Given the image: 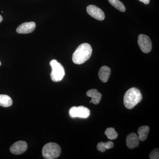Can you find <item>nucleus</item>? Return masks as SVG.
Segmentation results:
<instances>
[{"instance_id": "dca6fc26", "label": "nucleus", "mask_w": 159, "mask_h": 159, "mask_svg": "<svg viewBox=\"0 0 159 159\" xmlns=\"http://www.w3.org/2000/svg\"><path fill=\"white\" fill-rule=\"evenodd\" d=\"M111 5L119 11L124 12L125 11V8L122 2L119 0H108Z\"/></svg>"}, {"instance_id": "9d476101", "label": "nucleus", "mask_w": 159, "mask_h": 159, "mask_svg": "<svg viewBox=\"0 0 159 159\" xmlns=\"http://www.w3.org/2000/svg\"><path fill=\"white\" fill-rule=\"evenodd\" d=\"M139 139L136 134L132 133L129 134L126 138V144L127 147L133 149L139 146Z\"/></svg>"}, {"instance_id": "2eb2a0df", "label": "nucleus", "mask_w": 159, "mask_h": 159, "mask_svg": "<svg viewBox=\"0 0 159 159\" xmlns=\"http://www.w3.org/2000/svg\"><path fill=\"white\" fill-rule=\"evenodd\" d=\"M12 104V100L11 97L8 95H0V106L4 107L11 106Z\"/></svg>"}, {"instance_id": "a211bd4d", "label": "nucleus", "mask_w": 159, "mask_h": 159, "mask_svg": "<svg viewBox=\"0 0 159 159\" xmlns=\"http://www.w3.org/2000/svg\"><path fill=\"white\" fill-rule=\"evenodd\" d=\"M159 149H153L149 154V158L151 159H159Z\"/></svg>"}, {"instance_id": "39448f33", "label": "nucleus", "mask_w": 159, "mask_h": 159, "mask_svg": "<svg viewBox=\"0 0 159 159\" xmlns=\"http://www.w3.org/2000/svg\"><path fill=\"white\" fill-rule=\"evenodd\" d=\"M69 115L72 118H80L87 119L90 115V111L87 107L80 106L73 107L69 111Z\"/></svg>"}, {"instance_id": "7ed1b4c3", "label": "nucleus", "mask_w": 159, "mask_h": 159, "mask_svg": "<svg viewBox=\"0 0 159 159\" xmlns=\"http://www.w3.org/2000/svg\"><path fill=\"white\" fill-rule=\"evenodd\" d=\"M61 151V148L58 144L53 142L48 143L43 147V156L46 159H56L60 156Z\"/></svg>"}, {"instance_id": "6ab92c4d", "label": "nucleus", "mask_w": 159, "mask_h": 159, "mask_svg": "<svg viewBox=\"0 0 159 159\" xmlns=\"http://www.w3.org/2000/svg\"><path fill=\"white\" fill-rule=\"evenodd\" d=\"M139 1L144 3V4H146V5H148V4H149V2H150V0H139Z\"/></svg>"}, {"instance_id": "0eeeda50", "label": "nucleus", "mask_w": 159, "mask_h": 159, "mask_svg": "<svg viewBox=\"0 0 159 159\" xmlns=\"http://www.w3.org/2000/svg\"><path fill=\"white\" fill-rule=\"evenodd\" d=\"M87 11L90 16L98 20H103L105 19L104 12L97 6L89 5L87 7Z\"/></svg>"}, {"instance_id": "f8f14e48", "label": "nucleus", "mask_w": 159, "mask_h": 159, "mask_svg": "<svg viewBox=\"0 0 159 159\" xmlns=\"http://www.w3.org/2000/svg\"><path fill=\"white\" fill-rule=\"evenodd\" d=\"M111 74V69L107 66H104L99 69L98 75L100 80L102 82L106 83L108 81Z\"/></svg>"}, {"instance_id": "9b49d317", "label": "nucleus", "mask_w": 159, "mask_h": 159, "mask_svg": "<svg viewBox=\"0 0 159 159\" xmlns=\"http://www.w3.org/2000/svg\"><path fill=\"white\" fill-rule=\"evenodd\" d=\"M87 96L91 97L92 99L90 101V103H93L95 105L99 104L101 101L102 95L96 89H92L87 92Z\"/></svg>"}, {"instance_id": "20e7f679", "label": "nucleus", "mask_w": 159, "mask_h": 159, "mask_svg": "<svg viewBox=\"0 0 159 159\" xmlns=\"http://www.w3.org/2000/svg\"><path fill=\"white\" fill-rule=\"evenodd\" d=\"M50 65L52 70L51 74L52 81L54 82L61 81L65 75V71L62 65L54 59L50 61Z\"/></svg>"}, {"instance_id": "f3484780", "label": "nucleus", "mask_w": 159, "mask_h": 159, "mask_svg": "<svg viewBox=\"0 0 159 159\" xmlns=\"http://www.w3.org/2000/svg\"><path fill=\"white\" fill-rule=\"evenodd\" d=\"M105 134L107 139L110 140H115L118 137V133L116 131L115 129L110 127L107 129L105 131Z\"/></svg>"}, {"instance_id": "1a4fd4ad", "label": "nucleus", "mask_w": 159, "mask_h": 159, "mask_svg": "<svg viewBox=\"0 0 159 159\" xmlns=\"http://www.w3.org/2000/svg\"><path fill=\"white\" fill-rule=\"evenodd\" d=\"M35 26L36 25L34 22L23 23L17 27L16 32L19 34H29L34 31Z\"/></svg>"}, {"instance_id": "6e6552de", "label": "nucleus", "mask_w": 159, "mask_h": 159, "mask_svg": "<svg viewBox=\"0 0 159 159\" xmlns=\"http://www.w3.org/2000/svg\"><path fill=\"white\" fill-rule=\"evenodd\" d=\"M28 145L25 141H20L14 143L10 148V152L15 155L21 154L27 150Z\"/></svg>"}, {"instance_id": "412c9836", "label": "nucleus", "mask_w": 159, "mask_h": 159, "mask_svg": "<svg viewBox=\"0 0 159 159\" xmlns=\"http://www.w3.org/2000/svg\"><path fill=\"white\" fill-rule=\"evenodd\" d=\"M1 66V61H0V66Z\"/></svg>"}, {"instance_id": "f257e3e1", "label": "nucleus", "mask_w": 159, "mask_h": 159, "mask_svg": "<svg viewBox=\"0 0 159 159\" xmlns=\"http://www.w3.org/2000/svg\"><path fill=\"white\" fill-rule=\"evenodd\" d=\"M92 48L87 43L81 44L77 48L72 56L73 62L76 64L84 63L90 58L92 54Z\"/></svg>"}, {"instance_id": "ddd939ff", "label": "nucleus", "mask_w": 159, "mask_h": 159, "mask_svg": "<svg viewBox=\"0 0 159 159\" xmlns=\"http://www.w3.org/2000/svg\"><path fill=\"white\" fill-rule=\"evenodd\" d=\"M149 131V127L147 125L140 126L138 130V137L139 140L142 142H144L148 138V133Z\"/></svg>"}, {"instance_id": "423d86ee", "label": "nucleus", "mask_w": 159, "mask_h": 159, "mask_svg": "<svg viewBox=\"0 0 159 159\" xmlns=\"http://www.w3.org/2000/svg\"><path fill=\"white\" fill-rule=\"evenodd\" d=\"M138 44L142 52L145 54L149 53L152 50V43L147 35L141 34L138 37Z\"/></svg>"}, {"instance_id": "f03ea898", "label": "nucleus", "mask_w": 159, "mask_h": 159, "mask_svg": "<svg viewBox=\"0 0 159 159\" xmlns=\"http://www.w3.org/2000/svg\"><path fill=\"white\" fill-rule=\"evenodd\" d=\"M142 96L141 92L136 88L129 89L125 93L124 97V104L128 109H132L141 102Z\"/></svg>"}, {"instance_id": "4468645a", "label": "nucleus", "mask_w": 159, "mask_h": 159, "mask_svg": "<svg viewBox=\"0 0 159 159\" xmlns=\"http://www.w3.org/2000/svg\"><path fill=\"white\" fill-rule=\"evenodd\" d=\"M114 146L113 142L111 141H108L106 142H100L97 145V148L101 152H104L107 149H109L113 148Z\"/></svg>"}, {"instance_id": "aec40b11", "label": "nucleus", "mask_w": 159, "mask_h": 159, "mask_svg": "<svg viewBox=\"0 0 159 159\" xmlns=\"http://www.w3.org/2000/svg\"><path fill=\"white\" fill-rule=\"evenodd\" d=\"M2 20H3L2 16L0 15V23L2 22Z\"/></svg>"}]
</instances>
